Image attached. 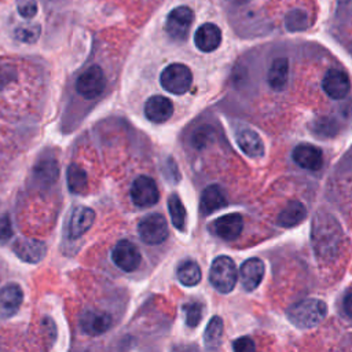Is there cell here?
Segmentation results:
<instances>
[{"label":"cell","instance_id":"obj_33","mask_svg":"<svg viewBox=\"0 0 352 352\" xmlns=\"http://www.w3.org/2000/svg\"><path fill=\"white\" fill-rule=\"evenodd\" d=\"M232 348L236 352H250L256 349L254 342L249 337H239L232 342Z\"/></svg>","mask_w":352,"mask_h":352},{"label":"cell","instance_id":"obj_30","mask_svg":"<svg viewBox=\"0 0 352 352\" xmlns=\"http://www.w3.org/2000/svg\"><path fill=\"white\" fill-rule=\"evenodd\" d=\"M40 32H41L40 25H23L15 30V37H16V40H19L22 43L32 44V43L37 41Z\"/></svg>","mask_w":352,"mask_h":352},{"label":"cell","instance_id":"obj_23","mask_svg":"<svg viewBox=\"0 0 352 352\" xmlns=\"http://www.w3.org/2000/svg\"><path fill=\"white\" fill-rule=\"evenodd\" d=\"M307 217V209L300 201H290L278 214V224L282 227H294Z\"/></svg>","mask_w":352,"mask_h":352},{"label":"cell","instance_id":"obj_15","mask_svg":"<svg viewBox=\"0 0 352 352\" xmlns=\"http://www.w3.org/2000/svg\"><path fill=\"white\" fill-rule=\"evenodd\" d=\"M264 271H265V267L260 258H256V257L248 258L241 265V270H239V276H241L243 289L248 292L254 290L261 283Z\"/></svg>","mask_w":352,"mask_h":352},{"label":"cell","instance_id":"obj_16","mask_svg":"<svg viewBox=\"0 0 352 352\" xmlns=\"http://www.w3.org/2000/svg\"><path fill=\"white\" fill-rule=\"evenodd\" d=\"M22 298V289L16 283H10L0 289V319H7L16 314Z\"/></svg>","mask_w":352,"mask_h":352},{"label":"cell","instance_id":"obj_34","mask_svg":"<svg viewBox=\"0 0 352 352\" xmlns=\"http://www.w3.org/2000/svg\"><path fill=\"white\" fill-rule=\"evenodd\" d=\"M12 234L11 223L7 216L0 217V241H7Z\"/></svg>","mask_w":352,"mask_h":352},{"label":"cell","instance_id":"obj_36","mask_svg":"<svg viewBox=\"0 0 352 352\" xmlns=\"http://www.w3.org/2000/svg\"><path fill=\"white\" fill-rule=\"evenodd\" d=\"M228 1L232 3V4H243V3H248L250 0H228Z\"/></svg>","mask_w":352,"mask_h":352},{"label":"cell","instance_id":"obj_20","mask_svg":"<svg viewBox=\"0 0 352 352\" xmlns=\"http://www.w3.org/2000/svg\"><path fill=\"white\" fill-rule=\"evenodd\" d=\"M226 205H227L226 194L220 186L210 184L204 190L201 195V202H199V208L204 214H210Z\"/></svg>","mask_w":352,"mask_h":352},{"label":"cell","instance_id":"obj_5","mask_svg":"<svg viewBox=\"0 0 352 352\" xmlns=\"http://www.w3.org/2000/svg\"><path fill=\"white\" fill-rule=\"evenodd\" d=\"M106 88V77L103 70L98 66H89L87 70H84L77 81H76V89L77 92L85 98V99H95Z\"/></svg>","mask_w":352,"mask_h":352},{"label":"cell","instance_id":"obj_21","mask_svg":"<svg viewBox=\"0 0 352 352\" xmlns=\"http://www.w3.org/2000/svg\"><path fill=\"white\" fill-rule=\"evenodd\" d=\"M236 143L239 148L252 158H258L264 154V144L260 136L252 129H242L236 133Z\"/></svg>","mask_w":352,"mask_h":352},{"label":"cell","instance_id":"obj_12","mask_svg":"<svg viewBox=\"0 0 352 352\" xmlns=\"http://www.w3.org/2000/svg\"><path fill=\"white\" fill-rule=\"evenodd\" d=\"M213 232L226 241H234L239 236L243 228V220L239 213H228L220 216L212 224Z\"/></svg>","mask_w":352,"mask_h":352},{"label":"cell","instance_id":"obj_25","mask_svg":"<svg viewBox=\"0 0 352 352\" xmlns=\"http://www.w3.org/2000/svg\"><path fill=\"white\" fill-rule=\"evenodd\" d=\"M223 337V320L220 316H213L205 330L204 341L206 349H217Z\"/></svg>","mask_w":352,"mask_h":352},{"label":"cell","instance_id":"obj_8","mask_svg":"<svg viewBox=\"0 0 352 352\" xmlns=\"http://www.w3.org/2000/svg\"><path fill=\"white\" fill-rule=\"evenodd\" d=\"M131 198L136 206L148 208L158 202L160 192L155 182L148 176H138L131 187Z\"/></svg>","mask_w":352,"mask_h":352},{"label":"cell","instance_id":"obj_1","mask_svg":"<svg viewBox=\"0 0 352 352\" xmlns=\"http://www.w3.org/2000/svg\"><path fill=\"white\" fill-rule=\"evenodd\" d=\"M327 307L322 300L305 298L292 304L287 311V319L298 329H312L326 316Z\"/></svg>","mask_w":352,"mask_h":352},{"label":"cell","instance_id":"obj_2","mask_svg":"<svg viewBox=\"0 0 352 352\" xmlns=\"http://www.w3.org/2000/svg\"><path fill=\"white\" fill-rule=\"evenodd\" d=\"M341 230L338 224L333 219H316L315 226L312 224V242L315 250L319 256L327 257L337 252V246L340 243Z\"/></svg>","mask_w":352,"mask_h":352},{"label":"cell","instance_id":"obj_17","mask_svg":"<svg viewBox=\"0 0 352 352\" xmlns=\"http://www.w3.org/2000/svg\"><path fill=\"white\" fill-rule=\"evenodd\" d=\"M293 160L301 168L316 170L322 168L323 154L322 150L312 144H298L293 150Z\"/></svg>","mask_w":352,"mask_h":352},{"label":"cell","instance_id":"obj_35","mask_svg":"<svg viewBox=\"0 0 352 352\" xmlns=\"http://www.w3.org/2000/svg\"><path fill=\"white\" fill-rule=\"evenodd\" d=\"M344 311L349 318H352V292L348 293L344 298Z\"/></svg>","mask_w":352,"mask_h":352},{"label":"cell","instance_id":"obj_24","mask_svg":"<svg viewBox=\"0 0 352 352\" xmlns=\"http://www.w3.org/2000/svg\"><path fill=\"white\" fill-rule=\"evenodd\" d=\"M67 186H69V190L74 194H82L87 191L88 177L85 170L81 166L72 164L67 168Z\"/></svg>","mask_w":352,"mask_h":352},{"label":"cell","instance_id":"obj_9","mask_svg":"<svg viewBox=\"0 0 352 352\" xmlns=\"http://www.w3.org/2000/svg\"><path fill=\"white\" fill-rule=\"evenodd\" d=\"M111 260L122 271L132 272L139 267L142 261V256L135 243L126 239H122L117 242V245L113 248Z\"/></svg>","mask_w":352,"mask_h":352},{"label":"cell","instance_id":"obj_4","mask_svg":"<svg viewBox=\"0 0 352 352\" xmlns=\"http://www.w3.org/2000/svg\"><path fill=\"white\" fill-rule=\"evenodd\" d=\"M160 82L165 91L182 95L190 89L192 82V73L183 63H170L162 70Z\"/></svg>","mask_w":352,"mask_h":352},{"label":"cell","instance_id":"obj_11","mask_svg":"<svg viewBox=\"0 0 352 352\" xmlns=\"http://www.w3.org/2000/svg\"><path fill=\"white\" fill-rule=\"evenodd\" d=\"M111 326V316L107 312L87 309L80 316V327L89 336H99Z\"/></svg>","mask_w":352,"mask_h":352},{"label":"cell","instance_id":"obj_31","mask_svg":"<svg viewBox=\"0 0 352 352\" xmlns=\"http://www.w3.org/2000/svg\"><path fill=\"white\" fill-rule=\"evenodd\" d=\"M37 170L38 172V176L44 180H48V182H54L56 180L58 177V165L55 161L50 160V161H44L43 164H40L37 166Z\"/></svg>","mask_w":352,"mask_h":352},{"label":"cell","instance_id":"obj_19","mask_svg":"<svg viewBox=\"0 0 352 352\" xmlns=\"http://www.w3.org/2000/svg\"><path fill=\"white\" fill-rule=\"evenodd\" d=\"M14 252L26 263H38L45 254V245L34 239H18L14 243Z\"/></svg>","mask_w":352,"mask_h":352},{"label":"cell","instance_id":"obj_27","mask_svg":"<svg viewBox=\"0 0 352 352\" xmlns=\"http://www.w3.org/2000/svg\"><path fill=\"white\" fill-rule=\"evenodd\" d=\"M201 268L195 261H184L177 268V279L184 286H195L201 280Z\"/></svg>","mask_w":352,"mask_h":352},{"label":"cell","instance_id":"obj_22","mask_svg":"<svg viewBox=\"0 0 352 352\" xmlns=\"http://www.w3.org/2000/svg\"><path fill=\"white\" fill-rule=\"evenodd\" d=\"M289 80V60L276 58L272 60L268 70V84L274 91H282Z\"/></svg>","mask_w":352,"mask_h":352},{"label":"cell","instance_id":"obj_13","mask_svg":"<svg viewBox=\"0 0 352 352\" xmlns=\"http://www.w3.org/2000/svg\"><path fill=\"white\" fill-rule=\"evenodd\" d=\"M173 113L172 102L161 95H154L148 98L144 103V116L147 120L155 124L165 122L170 118Z\"/></svg>","mask_w":352,"mask_h":352},{"label":"cell","instance_id":"obj_37","mask_svg":"<svg viewBox=\"0 0 352 352\" xmlns=\"http://www.w3.org/2000/svg\"><path fill=\"white\" fill-rule=\"evenodd\" d=\"M351 52H352V43H351Z\"/></svg>","mask_w":352,"mask_h":352},{"label":"cell","instance_id":"obj_10","mask_svg":"<svg viewBox=\"0 0 352 352\" xmlns=\"http://www.w3.org/2000/svg\"><path fill=\"white\" fill-rule=\"evenodd\" d=\"M322 87L331 99H344L351 89L349 77L340 69H329L323 77Z\"/></svg>","mask_w":352,"mask_h":352},{"label":"cell","instance_id":"obj_29","mask_svg":"<svg viewBox=\"0 0 352 352\" xmlns=\"http://www.w3.org/2000/svg\"><path fill=\"white\" fill-rule=\"evenodd\" d=\"M183 312L186 318V324L188 327H197L202 318V305L199 302H188L183 305Z\"/></svg>","mask_w":352,"mask_h":352},{"label":"cell","instance_id":"obj_6","mask_svg":"<svg viewBox=\"0 0 352 352\" xmlns=\"http://www.w3.org/2000/svg\"><path fill=\"white\" fill-rule=\"evenodd\" d=\"M192 19H194L192 10L187 6H179L168 14L166 22H165V30L170 38L176 41H184L188 36Z\"/></svg>","mask_w":352,"mask_h":352},{"label":"cell","instance_id":"obj_32","mask_svg":"<svg viewBox=\"0 0 352 352\" xmlns=\"http://www.w3.org/2000/svg\"><path fill=\"white\" fill-rule=\"evenodd\" d=\"M18 12L25 18H33L37 12V4L34 0H23L18 4Z\"/></svg>","mask_w":352,"mask_h":352},{"label":"cell","instance_id":"obj_14","mask_svg":"<svg viewBox=\"0 0 352 352\" xmlns=\"http://www.w3.org/2000/svg\"><path fill=\"white\" fill-rule=\"evenodd\" d=\"M194 43L197 48L202 52L214 51L221 43V30L214 23H204L201 25L194 34Z\"/></svg>","mask_w":352,"mask_h":352},{"label":"cell","instance_id":"obj_26","mask_svg":"<svg viewBox=\"0 0 352 352\" xmlns=\"http://www.w3.org/2000/svg\"><path fill=\"white\" fill-rule=\"evenodd\" d=\"M311 25L309 15L302 8H292L285 15V28L289 32H301L308 29Z\"/></svg>","mask_w":352,"mask_h":352},{"label":"cell","instance_id":"obj_28","mask_svg":"<svg viewBox=\"0 0 352 352\" xmlns=\"http://www.w3.org/2000/svg\"><path fill=\"white\" fill-rule=\"evenodd\" d=\"M168 209H169L170 220H172V224L175 226V228L183 231L186 227V209H184V205L182 204L177 194H172L169 197Z\"/></svg>","mask_w":352,"mask_h":352},{"label":"cell","instance_id":"obj_18","mask_svg":"<svg viewBox=\"0 0 352 352\" xmlns=\"http://www.w3.org/2000/svg\"><path fill=\"white\" fill-rule=\"evenodd\" d=\"M95 220V212L88 206H78L74 209L69 223V236L78 238L84 235Z\"/></svg>","mask_w":352,"mask_h":352},{"label":"cell","instance_id":"obj_7","mask_svg":"<svg viewBox=\"0 0 352 352\" xmlns=\"http://www.w3.org/2000/svg\"><path fill=\"white\" fill-rule=\"evenodd\" d=\"M140 239L147 245H160L168 238V224L158 213L143 217L138 226Z\"/></svg>","mask_w":352,"mask_h":352},{"label":"cell","instance_id":"obj_3","mask_svg":"<svg viewBox=\"0 0 352 352\" xmlns=\"http://www.w3.org/2000/svg\"><path fill=\"white\" fill-rule=\"evenodd\" d=\"M236 267L227 256H219L213 260L209 270V280L220 293H230L236 283Z\"/></svg>","mask_w":352,"mask_h":352}]
</instances>
